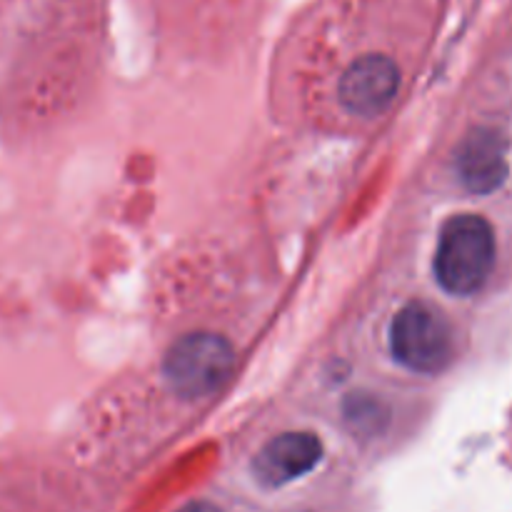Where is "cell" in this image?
<instances>
[{"label":"cell","instance_id":"cell-3","mask_svg":"<svg viewBox=\"0 0 512 512\" xmlns=\"http://www.w3.org/2000/svg\"><path fill=\"white\" fill-rule=\"evenodd\" d=\"M235 368V348L218 333H188L165 355L163 373L170 390L183 400H203L218 393Z\"/></svg>","mask_w":512,"mask_h":512},{"label":"cell","instance_id":"cell-8","mask_svg":"<svg viewBox=\"0 0 512 512\" xmlns=\"http://www.w3.org/2000/svg\"><path fill=\"white\" fill-rule=\"evenodd\" d=\"M178 512H223V510L213 503H190L185 505V508H180Z\"/></svg>","mask_w":512,"mask_h":512},{"label":"cell","instance_id":"cell-7","mask_svg":"<svg viewBox=\"0 0 512 512\" xmlns=\"http://www.w3.org/2000/svg\"><path fill=\"white\" fill-rule=\"evenodd\" d=\"M378 415H385V413H380V410H378V400H373V398H350L348 418L353 420L355 428H363V425H368V428L373 430Z\"/></svg>","mask_w":512,"mask_h":512},{"label":"cell","instance_id":"cell-1","mask_svg":"<svg viewBox=\"0 0 512 512\" xmlns=\"http://www.w3.org/2000/svg\"><path fill=\"white\" fill-rule=\"evenodd\" d=\"M495 265L493 225L473 213L450 218L435 250V278L450 295H473L488 283Z\"/></svg>","mask_w":512,"mask_h":512},{"label":"cell","instance_id":"cell-2","mask_svg":"<svg viewBox=\"0 0 512 512\" xmlns=\"http://www.w3.org/2000/svg\"><path fill=\"white\" fill-rule=\"evenodd\" d=\"M390 353L410 373H443L455 358L453 325L440 308L413 300L390 323Z\"/></svg>","mask_w":512,"mask_h":512},{"label":"cell","instance_id":"cell-5","mask_svg":"<svg viewBox=\"0 0 512 512\" xmlns=\"http://www.w3.org/2000/svg\"><path fill=\"white\" fill-rule=\"evenodd\" d=\"M323 458V443L315 433H283L255 455L253 473L265 488H280L303 478Z\"/></svg>","mask_w":512,"mask_h":512},{"label":"cell","instance_id":"cell-4","mask_svg":"<svg viewBox=\"0 0 512 512\" xmlns=\"http://www.w3.org/2000/svg\"><path fill=\"white\" fill-rule=\"evenodd\" d=\"M400 90V70L388 55L368 53L348 65L338 85L340 103L360 118H375L393 105Z\"/></svg>","mask_w":512,"mask_h":512},{"label":"cell","instance_id":"cell-6","mask_svg":"<svg viewBox=\"0 0 512 512\" xmlns=\"http://www.w3.org/2000/svg\"><path fill=\"white\" fill-rule=\"evenodd\" d=\"M460 183L475 195H488L498 190L508 178V155L505 140L493 128H475L458 148Z\"/></svg>","mask_w":512,"mask_h":512}]
</instances>
